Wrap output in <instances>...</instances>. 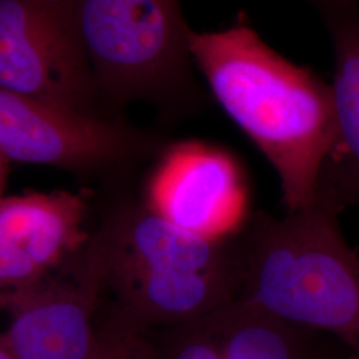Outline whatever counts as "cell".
Returning a JSON list of instances; mask_svg holds the SVG:
<instances>
[{
    "instance_id": "9",
    "label": "cell",
    "mask_w": 359,
    "mask_h": 359,
    "mask_svg": "<svg viewBox=\"0 0 359 359\" xmlns=\"http://www.w3.org/2000/svg\"><path fill=\"white\" fill-rule=\"evenodd\" d=\"M93 189L7 194L0 200V292L31 286L90 243Z\"/></svg>"
},
{
    "instance_id": "12",
    "label": "cell",
    "mask_w": 359,
    "mask_h": 359,
    "mask_svg": "<svg viewBox=\"0 0 359 359\" xmlns=\"http://www.w3.org/2000/svg\"><path fill=\"white\" fill-rule=\"evenodd\" d=\"M224 359H344L326 346L330 334L318 332L237 298L205 316Z\"/></svg>"
},
{
    "instance_id": "7",
    "label": "cell",
    "mask_w": 359,
    "mask_h": 359,
    "mask_svg": "<svg viewBox=\"0 0 359 359\" xmlns=\"http://www.w3.org/2000/svg\"><path fill=\"white\" fill-rule=\"evenodd\" d=\"M144 200L172 224L210 240L229 238L246 219L240 163L200 140L168 144L154 161Z\"/></svg>"
},
{
    "instance_id": "15",
    "label": "cell",
    "mask_w": 359,
    "mask_h": 359,
    "mask_svg": "<svg viewBox=\"0 0 359 359\" xmlns=\"http://www.w3.org/2000/svg\"><path fill=\"white\" fill-rule=\"evenodd\" d=\"M311 4L317 11L326 7H345V6H359V0H304Z\"/></svg>"
},
{
    "instance_id": "6",
    "label": "cell",
    "mask_w": 359,
    "mask_h": 359,
    "mask_svg": "<svg viewBox=\"0 0 359 359\" xmlns=\"http://www.w3.org/2000/svg\"><path fill=\"white\" fill-rule=\"evenodd\" d=\"M103 299V273L90 240L44 280L0 292L1 309L10 316L0 342L15 359H90Z\"/></svg>"
},
{
    "instance_id": "2",
    "label": "cell",
    "mask_w": 359,
    "mask_h": 359,
    "mask_svg": "<svg viewBox=\"0 0 359 359\" xmlns=\"http://www.w3.org/2000/svg\"><path fill=\"white\" fill-rule=\"evenodd\" d=\"M339 215L314 200L283 217L257 212L246 218L236 233L238 298L359 353V261Z\"/></svg>"
},
{
    "instance_id": "1",
    "label": "cell",
    "mask_w": 359,
    "mask_h": 359,
    "mask_svg": "<svg viewBox=\"0 0 359 359\" xmlns=\"http://www.w3.org/2000/svg\"><path fill=\"white\" fill-rule=\"evenodd\" d=\"M210 96L276 170L287 213L314 201L335 140L332 83L273 50L244 15L189 34Z\"/></svg>"
},
{
    "instance_id": "16",
    "label": "cell",
    "mask_w": 359,
    "mask_h": 359,
    "mask_svg": "<svg viewBox=\"0 0 359 359\" xmlns=\"http://www.w3.org/2000/svg\"><path fill=\"white\" fill-rule=\"evenodd\" d=\"M0 359H15L13 354L10 353V350L1 342H0Z\"/></svg>"
},
{
    "instance_id": "10",
    "label": "cell",
    "mask_w": 359,
    "mask_h": 359,
    "mask_svg": "<svg viewBox=\"0 0 359 359\" xmlns=\"http://www.w3.org/2000/svg\"><path fill=\"white\" fill-rule=\"evenodd\" d=\"M241 265L213 271H148L109 283L107 316L136 332L161 330L203 318L237 299ZM103 299V301H104Z\"/></svg>"
},
{
    "instance_id": "3",
    "label": "cell",
    "mask_w": 359,
    "mask_h": 359,
    "mask_svg": "<svg viewBox=\"0 0 359 359\" xmlns=\"http://www.w3.org/2000/svg\"><path fill=\"white\" fill-rule=\"evenodd\" d=\"M100 102L121 116L133 102L154 105L164 123L203 109L209 90L193 69L181 0H68Z\"/></svg>"
},
{
    "instance_id": "11",
    "label": "cell",
    "mask_w": 359,
    "mask_h": 359,
    "mask_svg": "<svg viewBox=\"0 0 359 359\" xmlns=\"http://www.w3.org/2000/svg\"><path fill=\"white\" fill-rule=\"evenodd\" d=\"M318 13L333 51L335 140L314 200L338 213L359 212V6Z\"/></svg>"
},
{
    "instance_id": "8",
    "label": "cell",
    "mask_w": 359,
    "mask_h": 359,
    "mask_svg": "<svg viewBox=\"0 0 359 359\" xmlns=\"http://www.w3.org/2000/svg\"><path fill=\"white\" fill-rule=\"evenodd\" d=\"M90 243L104 289L129 277L165 270L213 271L240 264L234 234L210 240L184 231L147 204L121 198L104 213Z\"/></svg>"
},
{
    "instance_id": "4",
    "label": "cell",
    "mask_w": 359,
    "mask_h": 359,
    "mask_svg": "<svg viewBox=\"0 0 359 359\" xmlns=\"http://www.w3.org/2000/svg\"><path fill=\"white\" fill-rule=\"evenodd\" d=\"M170 140L121 116L90 115L0 88L1 189L11 164L56 168L105 188L123 187Z\"/></svg>"
},
{
    "instance_id": "17",
    "label": "cell",
    "mask_w": 359,
    "mask_h": 359,
    "mask_svg": "<svg viewBox=\"0 0 359 359\" xmlns=\"http://www.w3.org/2000/svg\"><path fill=\"white\" fill-rule=\"evenodd\" d=\"M344 359H359V353H350L346 358Z\"/></svg>"
},
{
    "instance_id": "5",
    "label": "cell",
    "mask_w": 359,
    "mask_h": 359,
    "mask_svg": "<svg viewBox=\"0 0 359 359\" xmlns=\"http://www.w3.org/2000/svg\"><path fill=\"white\" fill-rule=\"evenodd\" d=\"M0 88L108 116L68 0H0Z\"/></svg>"
},
{
    "instance_id": "13",
    "label": "cell",
    "mask_w": 359,
    "mask_h": 359,
    "mask_svg": "<svg viewBox=\"0 0 359 359\" xmlns=\"http://www.w3.org/2000/svg\"><path fill=\"white\" fill-rule=\"evenodd\" d=\"M160 332L158 342L151 339L157 359H224L217 338L205 317Z\"/></svg>"
},
{
    "instance_id": "14",
    "label": "cell",
    "mask_w": 359,
    "mask_h": 359,
    "mask_svg": "<svg viewBox=\"0 0 359 359\" xmlns=\"http://www.w3.org/2000/svg\"><path fill=\"white\" fill-rule=\"evenodd\" d=\"M90 359H157V354L147 333L105 316L97 322V342Z\"/></svg>"
}]
</instances>
